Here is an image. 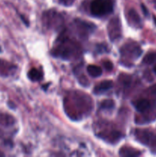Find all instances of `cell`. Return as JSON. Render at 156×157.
Segmentation results:
<instances>
[{"instance_id":"1","label":"cell","mask_w":156,"mask_h":157,"mask_svg":"<svg viewBox=\"0 0 156 157\" xmlns=\"http://www.w3.org/2000/svg\"><path fill=\"white\" fill-rule=\"evenodd\" d=\"M64 104L65 111L73 119H76L78 116L82 117L84 114H87L92 110L91 98L87 97V95L80 94L77 92L67 97Z\"/></svg>"},{"instance_id":"2","label":"cell","mask_w":156,"mask_h":157,"mask_svg":"<svg viewBox=\"0 0 156 157\" xmlns=\"http://www.w3.org/2000/svg\"><path fill=\"white\" fill-rule=\"evenodd\" d=\"M80 53V48L78 44L68 38L60 39L58 45L52 52L53 55L64 60H69L77 57Z\"/></svg>"},{"instance_id":"3","label":"cell","mask_w":156,"mask_h":157,"mask_svg":"<svg viewBox=\"0 0 156 157\" xmlns=\"http://www.w3.org/2000/svg\"><path fill=\"white\" fill-rule=\"evenodd\" d=\"M113 7V0H93L90 4V12L94 16L102 17L112 13Z\"/></svg>"},{"instance_id":"4","label":"cell","mask_w":156,"mask_h":157,"mask_svg":"<svg viewBox=\"0 0 156 157\" xmlns=\"http://www.w3.org/2000/svg\"><path fill=\"white\" fill-rule=\"evenodd\" d=\"M43 21L48 28H58L62 24L63 18L55 11H48L43 15Z\"/></svg>"},{"instance_id":"5","label":"cell","mask_w":156,"mask_h":157,"mask_svg":"<svg viewBox=\"0 0 156 157\" xmlns=\"http://www.w3.org/2000/svg\"><path fill=\"white\" fill-rule=\"evenodd\" d=\"M108 34L110 40L115 41L119 39L122 35L121 23L119 18H114L108 25Z\"/></svg>"},{"instance_id":"6","label":"cell","mask_w":156,"mask_h":157,"mask_svg":"<svg viewBox=\"0 0 156 157\" xmlns=\"http://www.w3.org/2000/svg\"><path fill=\"white\" fill-rule=\"evenodd\" d=\"M121 55L123 58H128V60H130V58H136L140 55V50L139 47L136 45L135 43H126L122 46V48L120 50Z\"/></svg>"},{"instance_id":"7","label":"cell","mask_w":156,"mask_h":157,"mask_svg":"<svg viewBox=\"0 0 156 157\" xmlns=\"http://www.w3.org/2000/svg\"><path fill=\"white\" fill-rule=\"evenodd\" d=\"M74 24L76 25V29L80 35L82 37H85L88 35L90 32H93L95 29L94 25L91 23H88L87 21H81L80 19L75 20Z\"/></svg>"},{"instance_id":"8","label":"cell","mask_w":156,"mask_h":157,"mask_svg":"<svg viewBox=\"0 0 156 157\" xmlns=\"http://www.w3.org/2000/svg\"><path fill=\"white\" fill-rule=\"evenodd\" d=\"M16 66L9 61L0 59V76L9 77L13 75L16 71Z\"/></svg>"},{"instance_id":"9","label":"cell","mask_w":156,"mask_h":157,"mask_svg":"<svg viewBox=\"0 0 156 157\" xmlns=\"http://www.w3.org/2000/svg\"><path fill=\"white\" fill-rule=\"evenodd\" d=\"M113 86V82L110 80H106L99 83L97 85H96L93 88V93L95 94H101L105 93L106 91L111 89Z\"/></svg>"},{"instance_id":"10","label":"cell","mask_w":156,"mask_h":157,"mask_svg":"<svg viewBox=\"0 0 156 157\" xmlns=\"http://www.w3.org/2000/svg\"><path fill=\"white\" fill-rule=\"evenodd\" d=\"M133 105L138 111L142 113V112L146 111L149 108L150 106H151V103L148 100L145 99V98H141V99H139L133 102Z\"/></svg>"},{"instance_id":"11","label":"cell","mask_w":156,"mask_h":157,"mask_svg":"<svg viewBox=\"0 0 156 157\" xmlns=\"http://www.w3.org/2000/svg\"><path fill=\"white\" fill-rule=\"evenodd\" d=\"M87 72L91 76L92 78H98V77L101 76L102 74V71L100 67L99 66L94 65V64H90L87 67Z\"/></svg>"},{"instance_id":"12","label":"cell","mask_w":156,"mask_h":157,"mask_svg":"<svg viewBox=\"0 0 156 157\" xmlns=\"http://www.w3.org/2000/svg\"><path fill=\"white\" fill-rule=\"evenodd\" d=\"M128 20L129 23H132L133 26H138L141 22L139 15L134 9H131L128 12Z\"/></svg>"},{"instance_id":"13","label":"cell","mask_w":156,"mask_h":157,"mask_svg":"<svg viewBox=\"0 0 156 157\" xmlns=\"http://www.w3.org/2000/svg\"><path fill=\"white\" fill-rule=\"evenodd\" d=\"M28 78L32 81H39L43 78V74L37 68H32L28 74Z\"/></svg>"},{"instance_id":"14","label":"cell","mask_w":156,"mask_h":157,"mask_svg":"<svg viewBox=\"0 0 156 157\" xmlns=\"http://www.w3.org/2000/svg\"><path fill=\"white\" fill-rule=\"evenodd\" d=\"M119 154L123 156H138L139 154L137 150H135L134 149L128 147H124L120 149Z\"/></svg>"},{"instance_id":"15","label":"cell","mask_w":156,"mask_h":157,"mask_svg":"<svg viewBox=\"0 0 156 157\" xmlns=\"http://www.w3.org/2000/svg\"><path fill=\"white\" fill-rule=\"evenodd\" d=\"M115 103L113 100H105V101H102L100 105V108L104 110H112L114 107Z\"/></svg>"},{"instance_id":"16","label":"cell","mask_w":156,"mask_h":157,"mask_svg":"<svg viewBox=\"0 0 156 157\" xmlns=\"http://www.w3.org/2000/svg\"><path fill=\"white\" fill-rule=\"evenodd\" d=\"M156 60V54L155 53H150L148 54L144 58L143 62L145 64H151V63L154 62Z\"/></svg>"},{"instance_id":"17","label":"cell","mask_w":156,"mask_h":157,"mask_svg":"<svg viewBox=\"0 0 156 157\" xmlns=\"http://www.w3.org/2000/svg\"><path fill=\"white\" fill-rule=\"evenodd\" d=\"M103 65L107 71H111L113 69V64L110 61H103Z\"/></svg>"},{"instance_id":"18","label":"cell","mask_w":156,"mask_h":157,"mask_svg":"<svg viewBox=\"0 0 156 157\" xmlns=\"http://www.w3.org/2000/svg\"><path fill=\"white\" fill-rule=\"evenodd\" d=\"M75 0H59L60 2L62 5L66 6H70L71 5H73V3L74 2Z\"/></svg>"},{"instance_id":"19","label":"cell","mask_w":156,"mask_h":157,"mask_svg":"<svg viewBox=\"0 0 156 157\" xmlns=\"http://www.w3.org/2000/svg\"><path fill=\"white\" fill-rule=\"evenodd\" d=\"M153 70H154V73H155V75H156V65H154V68H153Z\"/></svg>"},{"instance_id":"20","label":"cell","mask_w":156,"mask_h":157,"mask_svg":"<svg viewBox=\"0 0 156 157\" xmlns=\"http://www.w3.org/2000/svg\"><path fill=\"white\" fill-rule=\"evenodd\" d=\"M154 23H155V25H156V17L155 16H154Z\"/></svg>"}]
</instances>
